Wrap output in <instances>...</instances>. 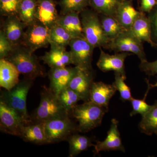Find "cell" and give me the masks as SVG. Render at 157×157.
<instances>
[{
  "label": "cell",
  "mask_w": 157,
  "mask_h": 157,
  "mask_svg": "<svg viewBox=\"0 0 157 157\" xmlns=\"http://www.w3.org/2000/svg\"><path fill=\"white\" fill-rule=\"evenodd\" d=\"M132 2L129 0H122L119 5L114 16L125 30L130 29L140 14V11L135 9Z\"/></svg>",
  "instance_id": "22"
},
{
  "label": "cell",
  "mask_w": 157,
  "mask_h": 157,
  "mask_svg": "<svg viewBox=\"0 0 157 157\" xmlns=\"http://www.w3.org/2000/svg\"><path fill=\"white\" fill-rule=\"evenodd\" d=\"M58 98L62 106L69 113L78 104V101H81L78 94L68 86L59 93Z\"/></svg>",
  "instance_id": "30"
},
{
  "label": "cell",
  "mask_w": 157,
  "mask_h": 157,
  "mask_svg": "<svg viewBox=\"0 0 157 157\" xmlns=\"http://www.w3.org/2000/svg\"><path fill=\"white\" fill-rule=\"evenodd\" d=\"M116 91L112 84L94 82L90 90L89 101L101 107L108 108L109 101Z\"/></svg>",
  "instance_id": "17"
},
{
  "label": "cell",
  "mask_w": 157,
  "mask_h": 157,
  "mask_svg": "<svg viewBox=\"0 0 157 157\" xmlns=\"http://www.w3.org/2000/svg\"><path fill=\"white\" fill-rule=\"evenodd\" d=\"M73 65L86 70H93L92 61L94 47L84 37L73 38L69 44Z\"/></svg>",
  "instance_id": "9"
},
{
  "label": "cell",
  "mask_w": 157,
  "mask_h": 157,
  "mask_svg": "<svg viewBox=\"0 0 157 157\" xmlns=\"http://www.w3.org/2000/svg\"><path fill=\"white\" fill-rule=\"evenodd\" d=\"M122 0H90L89 6L99 14L115 16Z\"/></svg>",
  "instance_id": "28"
},
{
  "label": "cell",
  "mask_w": 157,
  "mask_h": 157,
  "mask_svg": "<svg viewBox=\"0 0 157 157\" xmlns=\"http://www.w3.org/2000/svg\"><path fill=\"white\" fill-rule=\"evenodd\" d=\"M59 16L54 0H37L36 17L38 21L51 29L56 24Z\"/></svg>",
  "instance_id": "18"
},
{
  "label": "cell",
  "mask_w": 157,
  "mask_h": 157,
  "mask_svg": "<svg viewBox=\"0 0 157 157\" xmlns=\"http://www.w3.org/2000/svg\"><path fill=\"white\" fill-rule=\"evenodd\" d=\"M99 14L104 33L110 41L115 39L125 30L114 16L107 14Z\"/></svg>",
  "instance_id": "25"
},
{
  "label": "cell",
  "mask_w": 157,
  "mask_h": 157,
  "mask_svg": "<svg viewBox=\"0 0 157 157\" xmlns=\"http://www.w3.org/2000/svg\"><path fill=\"white\" fill-rule=\"evenodd\" d=\"M73 38L67 30L57 24L50 29V43L66 47Z\"/></svg>",
  "instance_id": "29"
},
{
  "label": "cell",
  "mask_w": 157,
  "mask_h": 157,
  "mask_svg": "<svg viewBox=\"0 0 157 157\" xmlns=\"http://www.w3.org/2000/svg\"><path fill=\"white\" fill-rule=\"evenodd\" d=\"M40 96L39 106L30 115L32 123H45L57 117L69 114L49 87L42 86Z\"/></svg>",
  "instance_id": "5"
},
{
  "label": "cell",
  "mask_w": 157,
  "mask_h": 157,
  "mask_svg": "<svg viewBox=\"0 0 157 157\" xmlns=\"http://www.w3.org/2000/svg\"><path fill=\"white\" fill-rule=\"evenodd\" d=\"M5 59L12 63L25 78L35 80L37 77L45 76V71L39 59L34 52L22 44L14 47Z\"/></svg>",
  "instance_id": "3"
},
{
  "label": "cell",
  "mask_w": 157,
  "mask_h": 157,
  "mask_svg": "<svg viewBox=\"0 0 157 157\" xmlns=\"http://www.w3.org/2000/svg\"><path fill=\"white\" fill-rule=\"evenodd\" d=\"M6 17L1 30L14 47L21 45L25 31V29L26 27L17 15Z\"/></svg>",
  "instance_id": "16"
},
{
  "label": "cell",
  "mask_w": 157,
  "mask_h": 157,
  "mask_svg": "<svg viewBox=\"0 0 157 157\" xmlns=\"http://www.w3.org/2000/svg\"><path fill=\"white\" fill-rule=\"evenodd\" d=\"M157 5V0H140V11L148 14Z\"/></svg>",
  "instance_id": "38"
},
{
  "label": "cell",
  "mask_w": 157,
  "mask_h": 157,
  "mask_svg": "<svg viewBox=\"0 0 157 157\" xmlns=\"http://www.w3.org/2000/svg\"><path fill=\"white\" fill-rule=\"evenodd\" d=\"M67 141L69 144V157H74L78 155L82 152L86 150L92 146V139L85 135L74 133L69 136Z\"/></svg>",
  "instance_id": "24"
},
{
  "label": "cell",
  "mask_w": 157,
  "mask_h": 157,
  "mask_svg": "<svg viewBox=\"0 0 157 157\" xmlns=\"http://www.w3.org/2000/svg\"><path fill=\"white\" fill-rule=\"evenodd\" d=\"M22 0H0L1 15L5 17L17 15Z\"/></svg>",
  "instance_id": "34"
},
{
  "label": "cell",
  "mask_w": 157,
  "mask_h": 157,
  "mask_svg": "<svg viewBox=\"0 0 157 157\" xmlns=\"http://www.w3.org/2000/svg\"><path fill=\"white\" fill-rule=\"evenodd\" d=\"M114 81L113 82L112 85L119 93L120 99L124 102L131 101L133 98L131 89L125 82L126 77L117 73H114Z\"/></svg>",
  "instance_id": "32"
},
{
  "label": "cell",
  "mask_w": 157,
  "mask_h": 157,
  "mask_svg": "<svg viewBox=\"0 0 157 157\" xmlns=\"http://www.w3.org/2000/svg\"><path fill=\"white\" fill-rule=\"evenodd\" d=\"M34 81V79L25 77L11 90L1 91L0 101L13 109L26 125L32 123L27 109L26 102L28 94Z\"/></svg>",
  "instance_id": "1"
},
{
  "label": "cell",
  "mask_w": 157,
  "mask_h": 157,
  "mask_svg": "<svg viewBox=\"0 0 157 157\" xmlns=\"http://www.w3.org/2000/svg\"><path fill=\"white\" fill-rule=\"evenodd\" d=\"M94 70H86L78 68L77 72L70 82L68 87L77 93L81 101H89L90 90L94 82Z\"/></svg>",
  "instance_id": "11"
},
{
  "label": "cell",
  "mask_w": 157,
  "mask_h": 157,
  "mask_svg": "<svg viewBox=\"0 0 157 157\" xmlns=\"http://www.w3.org/2000/svg\"><path fill=\"white\" fill-rule=\"evenodd\" d=\"M147 17L151 25L152 39L157 44V5L148 13Z\"/></svg>",
  "instance_id": "36"
},
{
  "label": "cell",
  "mask_w": 157,
  "mask_h": 157,
  "mask_svg": "<svg viewBox=\"0 0 157 157\" xmlns=\"http://www.w3.org/2000/svg\"><path fill=\"white\" fill-rule=\"evenodd\" d=\"M90 0H61L59 2L61 14L71 12L80 13L89 6Z\"/></svg>",
  "instance_id": "31"
},
{
  "label": "cell",
  "mask_w": 157,
  "mask_h": 157,
  "mask_svg": "<svg viewBox=\"0 0 157 157\" xmlns=\"http://www.w3.org/2000/svg\"><path fill=\"white\" fill-rule=\"evenodd\" d=\"M155 134H156V135H157V132H155Z\"/></svg>",
  "instance_id": "40"
},
{
  "label": "cell",
  "mask_w": 157,
  "mask_h": 157,
  "mask_svg": "<svg viewBox=\"0 0 157 157\" xmlns=\"http://www.w3.org/2000/svg\"><path fill=\"white\" fill-rule=\"evenodd\" d=\"M143 42L139 40L130 30H125L111 41L109 49L116 52H130L137 56L140 61L147 60Z\"/></svg>",
  "instance_id": "7"
},
{
  "label": "cell",
  "mask_w": 157,
  "mask_h": 157,
  "mask_svg": "<svg viewBox=\"0 0 157 157\" xmlns=\"http://www.w3.org/2000/svg\"><path fill=\"white\" fill-rule=\"evenodd\" d=\"M20 137L25 142L38 145L48 144L45 123H32L26 125Z\"/></svg>",
  "instance_id": "21"
},
{
  "label": "cell",
  "mask_w": 157,
  "mask_h": 157,
  "mask_svg": "<svg viewBox=\"0 0 157 157\" xmlns=\"http://www.w3.org/2000/svg\"><path fill=\"white\" fill-rule=\"evenodd\" d=\"M146 82L147 83V86L150 87V89H151L153 88L157 87V81L155 84H150V83L149 82L148 80H147V79H146Z\"/></svg>",
  "instance_id": "39"
},
{
  "label": "cell",
  "mask_w": 157,
  "mask_h": 157,
  "mask_svg": "<svg viewBox=\"0 0 157 157\" xmlns=\"http://www.w3.org/2000/svg\"><path fill=\"white\" fill-rule=\"evenodd\" d=\"M14 46L6 38L3 32L0 31V59H5L11 53Z\"/></svg>",
  "instance_id": "35"
},
{
  "label": "cell",
  "mask_w": 157,
  "mask_h": 157,
  "mask_svg": "<svg viewBox=\"0 0 157 157\" xmlns=\"http://www.w3.org/2000/svg\"><path fill=\"white\" fill-rule=\"evenodd\" d=\"M108 108L101 107L90 101L77 104L69 114L78 125V132L86 133L101 125Z\"/></svg>",
  "instance_id": "2"
},
{
  "label": "cell",
  "mask_w": 157,
  "mask_h": 157,
  "mask_svg": "<svg viewBox=\"0 0 157 157\" xmlns=\"http://www.w3.org/2000/svg\"><path fill=\"white\" fill-rule=\"evenodd\" d=\"M37 0H22L17 16L26 27L29 26L37 21Z\"/></svg>",
  "instance_id": "27"
},
{
  "label": "cell",
  "mask_w": 157,
  "mask_h": 157,
  "mask_svg": "<svg viewBox=\"0 0 157 157\" xmlns=\"http://www.w3.org/2000/svg\"></svg>",
  "instance_id": "42"
},
{
  "label": "cell",
  "mask_w": 157,
  "mask_h": 157,
  "mask_svg": "<svg viewBox=\"0 0 157 157\" xmlns=\"http://www.w3.org/2000/svg\"><path fill=\"white\" fill-rule=\"evenodd\" d=\"M100 48V57L97 63L98 68L103 72L114 71V73L126 77L124 62L127 57L131 55V54L121 52L111 55L106 53L101 48Z\"/></svg>",
  "instance_id": "12"
},
{
  "label": "cell",
  "mask_w": 157,
  "mask_h": 157,
  "mask_svg": "<svg viewBox=\"0 0 157 157\" xmlns=\"http://www.w3.org/2000/svg\"><path fill=\"white\" fill-rule=\"evenodd\" d=\"M141 133L151 135L157 131V101L152 105L146 114L142 116V119L138 124Z\"/></svg>",
  "instance_id": "26"
},
{
  "label": "cell",
  "mask_w": 157,
  "mask_h": 157,
  "mask_svg": "<svg viewBox=\"0 0 157 157\" xmlns=\"http://www.w3.org/2000/svg\"><path fill=\"white\" fill-rule=\"evenodd\" d=\"M79 14L78 12H71L61 14L56 24L67 30L74 38L84 37Z\"/></svg>",
  "instance_id": "23"
},
{
  "label": "cell",
  "mask_w": 157,
  "mask_h": 157,
  "mask_svg": "<svg viewBox=\"0 0 157 157\" xmlns=\"http://www.w3.org/2000/svg\"><path fill=\"white\" fill-rule=\"evenodd\" d=\"M130 30L141 42H147L152 47H157V44L152 39L151 25L145 13L140 11Z\"/></svg>",
  "instance_id": "20"
},
{
  "label": "cell",
  "mask_w": 157,
  "mask_h": 157,
  "mask_svg": "<svg viewBox=\"0 0 157 157\" xmlns=\"http://www.w3.org/2000/svg\"><path fill=\"white\" fill-rule=\"evenodd\" d=\"M20 73L12 63L5 59H0V86L11 90L19 82Z\"/></svg>",
  "instance_id": "19"
},
{
  "label": "cell",
  "mask_w": 157,
  "mask_h": 157,
  "mask_svg": "<svg viewBox=\"0 0 157 157\" xmlns=\"http://www.w3.org/2000/svg\"><path fill=\"white\" fill-rule=\"evenodd\" d=\"M25 122L13 109L0 101V130L9 135L20 137Z\"/></svg>",
  "instance_id": "10"
},
{
  "label": "cell",
  "mask_w": 157,
  "mask_h": 157,
  "mask_svg": "<svg viewBox=\"0 0 157 157\" xmlns=\"http://www.w3.org/2000/svg\"><path fill=\"white\" fill-rule=\"evenodd\" d=\"M129 1H132H132H133V0H129Z\"/></svg>",
  "instance_id": "41"
},
{
  "label": "cell",
  "mask_w": 157,
  "mask_h": 157,
  "mask_svg": "<svg viewBox=\"0 0 157 157\" xmlns=\"http://www.w3.org/2000/svg\"><path fill=\"white\" fill-rule=\"evenodd\" d=\"M139 67L148 76H154L157 74V59L155 61L149 62L147 60L141 62Z\"/></svg>",
  "instance_id": "37"
},
{
  "label": "cell",
  "mask_w": 157,
  "mask_h": 157,
  "mask_svg": "<svg viewBox=\"0 0 157 157\" xmlns=\"http://www.w3.org/2000/svg\"><path fill=\"white\" fill-rule=\"evenodd\" d=\"M45 132L48 144L67 140L74 133L78 132L75 121L66 114L51 119L45 122Z\"/></svg>",
  "instance_id": "6"
},
{
  "label": "cell",
  "mask_w": 157,
  "mask_h": 157,
  "mask_svg": "<svg viewBox=\"0 0 157 157\" xmlns=\"http://www.w3.org/2000/svg\"><path fill=\"white\" fill-rule=\"evenodd\" d=\"M147 89L143 99H137L133 98L130 101L132 106V111L130 113L131 117L134 116L136 114H140L143 116L148 112L151 108L152 105L147 104L146 102L147 96L150 88L147 86Z\"/></svg>",
  "instance_id": "33"
},
{
  "label": "cell",
  "mask_w": 157,
  "mask_h": 157,
  "mask_svg": "<svg viewBox=\"0 0 157 157\" xmlns=\"http://www.w3.org/2000/svg\"><path fill=\"white\" fill-rule=\"evenodd\" d=\"M78 69L77 67L50 68L48 72L49 88L58 96L62 90L68 87Z\"/></svg>",
  "instance_id": "13"
},
{
  "label": "cell",
  "mask_w": 157,
  "mask_h": 157,
  "mask_svg": "<svg viewBox=\"0 0 157 157\" xmlns=\"http://www.w3.org/2000/svg\"><path fill=\"white\" fill-rule=\"evenodd\" d=\"M119 121L116 119H112L109 131L107 132V137L103 141H97L94 145V153L98 154L101 151H121L125 152L120 134L118 130Z\"/></svg>",
  "instance_id": "14"
},
{
  "label": "cell",
  "mask_w": 157,
  "mask_h": 157,
  "mask_svg": "<svg viewBox=\"0 0 157 157\" xmlns=\"http://www.w3.org/2000/svg\"><path fill=\"white\" fill-rule=\"evenodd\" d=\"M26 28L21 44L32 52L50 45V29L48 27L37 21Z\"/></svg>",
  "instance_id": "8"
},
{
  "label": "cell",
  "mask_w": 157,
  "mask_h": 157,
  "mask_svg": "<svg viewBox=\"0 0 157 157\" xmlns=\"http://www.w3.org/2000/svg\"><path fill=\"white\" fill-rule=\"evenodd\" d=\"M79 15L85 39L95 48L109 49L111 41L104 33L99 13L92 9L86 8L80 12Z\"/></svg>",
  "instance_id": "4"
},
{
  "label": "cell",
  "mask_w": 157,
  "mask_h": 157,
  "mask_svg": "<svg viewBox=\"0 0 157 157\" xmlns=\"http://www.w3.org/2000/svg\"><path fill=\"white\" fill-rule=\"evenodd\" d=\"M50 49L45 52L40 59L50 68L63 67L73 65L71 52L67 51L66 47H61L50 43Z\"/></svg>",
  "instance_id": "15"
}]
</instances>
